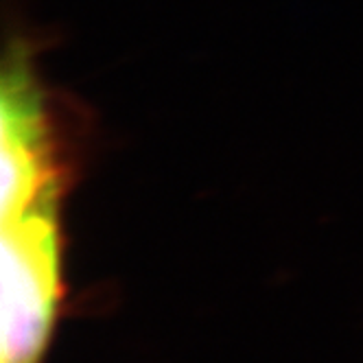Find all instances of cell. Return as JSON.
<instances>
[{
	"mask_svg": "<svg viewBox=\"0 0 363 363\" xmlns=\"http://www.w3.org/2000/svg\"><path fill=\"white\" fill-rule=\"evenodd\" d=\"M57 289L55 230L33 208L5 217L3 363H35L53 318Z\"/></svg>",
	"mask_w": 363,
	"mask_h": 363,
	"instance_id": "obj_1",
	"label": "cell"
}]
</instances>
